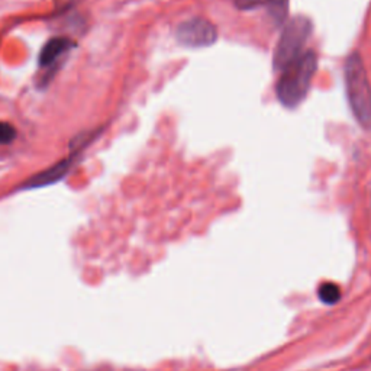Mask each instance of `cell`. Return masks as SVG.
<instances>
[{"instance_id": "obj_1", "label": "cell", "mask_w": 371, "mask_h": 371, "mask_svg": "<svg viewBox=\"0 0 371 371\" xmlns=\"http://www.w3.org/2000/svg\"><path fill=\"white\" fill-rule=\"evenodd\" d=\"M317 67V58L313 51L303 53L283 70V76L277 82L276 93L283 106L293 109L299 106L310 89Z\"/></svg>"}, {"instance_id": "obj_2", "label": "cell", "mask_w": 371, "mask_h": 371, "mask_svg": "<svg viewBox=\"0 0 371 371\" xmlns=\"http://www.w3.org/2000/svg\"><path fill=\"white\" fill-rule=\"evenodd\" d=\"M344 73L351 111L364 130H371V84L358 53L347 58Z\"/></svg>"}, {"instance_id": "obj_3", "label": "cell", "mask_w": 371, "mask_h": 371, "mask_svg": "<svg viewBox=\"0 0 371 371\" xmlns=\"http://www.w3.org/2000/svg\"><path fill=\"white\" fill-rule=\"evenodd\" d=\"M312 34V22L309 18H293L284 27L277 42L273 64L276 70H284L296 58L302 56V49Z\"/></svg>"}, {"instance_id": "obj_4", "label": "cell", "mask_w": 371, "mask_h": 371, "mask_svg": "<svg viewBox=\"0 0 371 371\" xmlns=\"http://www.w3.org/2000/svg\"><path fill=\"white\" fill-rule=\"evenodd\" d=\"M176 37L177 41L184 46L202 48L216 42L218 31L209 20L194 18L179 25Z\"/></svg>"}, {"instance_id": "obj_5", "label": "cell", "mask_w": 371, "mask_h": 371, "mask_svg": "<svg viewBox=\"0 0 371 371\" xmlns=\"http://www.w3.org/2000/svg\"><path fill=\"white\" fill-rule=\"evenodd\" d=\"M80 151H73L71 156H68L67 158L56 163L54 165L48 167L46 170L38 172V175L32 176L31 179L27 180L22 187L25 190H30V189H39V187H46V186H51L54 183L61 182L68 172L76 164L77 158H79Z\"/></svg>"}, {"instance_id": "obj_6", "label": "cell", "mask_w": 371, "mask_h": 371, "mask_svg": "<svg viewBox=\"0 0 371 371\" xmlns=\"http://www.w3.org/2000/svg\"><path fill=\"white\" fill-rule=\"evenodd\" d=\"M73 48V42L65 37H56L49 39L41 49L38 64L41 68H49Z\"/></svg>"}, {"instance_id": "obj_7", "label": "cell", "mask_w": 371, "mask_h": 371, "mask_svg": "<svg viewBox=\"0 0 371 371\" xmlns=\"http://www.w3.org/2000/svg\"><path fill=\"white\" fill-rule=\"evenodd\" d=\"M265 6L276 25L284 23L289 13V0H265Z\"/></svg>"}, {"instance_id": "obj_8", "label": "cell", "mask_w": 371, "mask_h": 371, "mask_svg": "<svg viewBox=\"0 0 371 371\" xmlns=\"http://www.w3.org/2000/svg\"><path fill=\"white\" fill-rule=\"evenodd\" d=\"M341 289L338 284L335 283H324L320 284L317 289V298L320 299V302L325 303V305H335L339 302L341 299Z\"/></svg>"}, {"instance_id": "obj_9", "label": "cell", "mask_w": 371, "mask_h": 371, "mask_svg": "<svg viewBox=\"0 0 371 371\" xmlns=\"http://www.w3.org/2000/svg\"><path fill=\"white\" fill-rule=\"evenodd\" d=\"M16 138V130L8 122H0V145H8Z\"/></svg>"}, {"instance_id": "obj_10", "label": "cell", "mask_w": 371, "mask_h": 371, "mask_svg": "<svg viewBox=\"0 0 371 371\" xmlns=\"http://www.w3.org/2000/svg\"><path fill=\"white\" fill-rule=\"evenodd\" d=\"M238 9H256L265 5V0H234Z\"/></svg>"}]
</instances>
